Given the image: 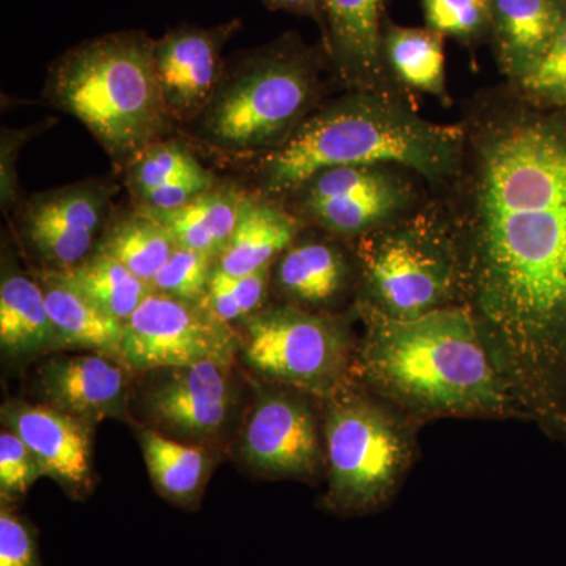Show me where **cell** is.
Listing matches in <instances>:
<instances>
[{
  "label": "cell",
  "instance_id": "cell-20",
  "mask_svg": "<svg viewBox=\"0 0 566 566\" xmlns=\"http://www.w3.org/2000/svg\"><path fill=\"white\" fill-rule=\"evenodd\" d=\"M297 229L296 219L282 208L243 197L232 238L218 256V270L238 277L270 266L292 244Z\"/></svg>",
  "mask_w": 566,
  "mask_h": 566
},
{
  "label": "cell",
  "instance_id": "cell-22",
  "mask_svg": "<svg viewBox=\"0 0 566 566\" xmlns=\"http://www.w3.org/2000/svg\"><path fill=\"white\" fill-rule=\"evenodd\" d=\"M243 197L233 189L212 188L175 210L142 207L139 210L161 222L181 248L207 253L214 259L221 255L232 238Z\"/></svg>",
  "mask_w": 566,
  "mask_h": 566
},
{
  "label": "cell",
  "instance_id": "cell-10",
  "mask_svg": "<svg viewBox=\"0 0 566 566\" xmlns=\"http://www.w3.org/2000/svg\"><path fill=\"white\" fill-rule=\"evenodd\" d=\"M241 21L214 25L180 24L155 40V65L170 120H197L222 80L223 46L240 31Z\"/></svg>",
  "mask_w": 566,
  "mask_h": 566
},
{
  "label": "cell",
  "instance_id": "cell-11",
  "mask_svg": "<svg viewBox=\"0 0 566 566\" xmlns=\"http://www.w3.org/2000/svg\"><path fill=\"white\" fill-rule=\"evenodd\" d=\"M111 199V186L88 181L36 193L22 227L32 248L52 270H69L91 255Z\"/></svg>",
  "mask_w": 566,
  "mask_h": 566
},
{
  "label": "cell",
  "instance_id": "cell-13",
  "mask_svg": "<svg viewBox=\"0 0 566 566\" xmlns=\"http://www.w3.org/2000/svg\"><path fill=\"white\" fill-rule=\"evenodd\" d=\"M241 447L248 463L264 474L303 476L318 468L314 416L292 395L271 394L256 403Z\"/></svg>",
  "mask_w": 566,
  "mask_h": 566
},
{
  "label": "cell",
  "instance_id": "cell-4",
  "mask_svg": "<svg viewBox=\"0 0 566 566\" xmlns=\"http://www.w3.org/2000/svg\"><path fill=\"white\" fill-rule=\"evenodd\" d=\"M153 50L145 32L106 33L71 48L48 73L46 98L85 125L115 163L161 140L172 122Z\"/></svg>",
  "mask_w": 566,
  "mask_h": 566
},
{
  "label": "cell",
  "instance_id": "cell-8",
  "mask_svg": "<svg viewBox=\"0 0 566 566\" xmlns=\"http://www.w3.org/2000/svg\"><path fill=\"white\" fill-rule=\"evenodd\" d=\"M244 359L281 385L331 398L352 389V344L335 319L294 307H275L245 318Z\"/></svg>",
  "mask_w": 566,
  "mask_h": 566
},
{
  "label": "cell",
  "instance_id": "cell-3",
  "mask_svg": "<svg viewBox=\"0 0 566 566\" xmlns=\"http://www.w3.org/2000/svg\"><path fill=\"white\" fill-rule=\"evenodd\" d=\"M463 129L423 120L381 92H356L305 118L285 144L263 159L271 193L297 191L333 167L397 164L441 180L455 172Z\"/></svg>",
  "mask_w": 566,
  "mask_h": 566
},
{
  "label": "cell",
  "instance_id": "cell-9",
  "mask_svg": "<svg viewBox=\"0 0 566 566\" xmlns=\"http://www.w3.org/2000/svg\"><path fill=\"white\" fill-rule=\"evenodd\" d=\"M237 334L205 301L151 292L125 323L122 364L137 371L232 365Z\"/></svg>",
  "mask_w": 566,
  "mask_h": 566
},
{
  "label": "cell",
  "instance_id": "cell-36",
  "mask_svg": "<svg viewBox=\"0 0 566 566\" xmlns=\"http://www.w3.org/2000/svg\"><path fill=\"white\" fill-rule=\"evenodd\" d=\"M264 3L270 10H283L294 14L312 17L314 20L322 22L323 28L322 0H264Z\"/></svg>",
  "mask_w": 566,
  "mask_h": 566
},
{
  "label": "cell",
  "instance_id": "cell-31",
  "mask_svg": "<svg viewBox=\"0 0 566 566\" xmlns=\"http://www.w3.org/2000/svg\"><path fill=\"white\" fill-rule=\"evenodd\" d=\"M211 262L212 259L207 253L178 245L169 262L153 279L151 290L178 300L199 303L207 296L212 274Z\"/></svg>",
  "mask_w": 566,
  "mask_h": 566
},
{
  "label": "cell",
  "instance_id": "cell-17",
  "mask_svg": "<svg viewBox=\"0 0 566 566\" xmlns=\"http://www.w3.org/2000/svg\"><path fill=\"white\" fill-rule=\"evenodd\" d=\"M229 368L211 360L180 368L153 390L148 398L151 415L185 434L218 433L232 406Z\"/></svg>",
  "mask_w": 566,
  "mask_h": 566
},
{
  "label": "cell",
  "instance_id": "cell-25",
  "mask_svg": "<svg viewBox=\"0 0 566 566\" xmlns=\"http://www.w3.org/2000/svg\"><path fill=\"white\" fill-rule=\"evenodd\" d=\"M386 65L408 87L442 95L446 91V55L442 35L431 29L389 25L382 39Z\"/></svg>",
  "mask_w": 566,
  "mask_h": 566
},
{
  "label": "cell",
  "instance_id": "cell-19",
  "mask_svg": "<svg viewBox=\"0 0 566 566\" xmlns=\"http://www.w3.org/2000/svg\"><path fill=\"white\" fill-rule=\"evenodd\" d=\"M40 285L54 329L55 348L92 349L122 363L125 323L104 314L52 270L41 274Z\"/></svg>",
  "mask_w": 566,
  "mask_h": 566
},
{
  "label": "cell",
  "instance_id": "cell-15",
  "mask_svg": "<svg viewBox=\"0 0 566 566\" xmlns=\"http://www.w3.org/2000/svg\"><path fill=\"white\" fill-rule=\"evenodd\" d=\"M386 0H322L326 51L338 76L357 92H378L386 74Z\"/></svg>",
  "mask_w": 566,
  "mask_h": 566
},
{
  "label": "cell",
  "instance_id": "cell-6",
  "mask_svg": "<svg viewBox=\"0 0 566 566\" xmlns=\"http://www.w3.org/2000/svg\"><path fill=\"white\" fill-rule=\"evenodd\" d=\"M327 401L324 505L340 515L376 512L392 499L411 463V438L385 408L352 389Z\"/></svg>",
  "mask_w": 566,
  "mask_h": 566
},
{
  "label": "cell",
  "instance_id": "cell-21",
  "mask_svg": "<svg viewBox=\"0 0 566 566\" xmlns=\"http://www.w3.org/2000/svg\"><path fill=\"white\" fill-rule=\"evenodd\" d=\"M0 346L13 359L55 349L46 301L40 283L20 271H3L0 283Z\"/></svg>",
  "mask_w": 566,
  "mask_h": 566
},
{
  "label": "cell",
  "instance_id": "cell-16",
  "mask_svg": "<svg viewBox=\"0 0 566 566\" xmlns=\"http://www.w3.org/2000/svg\"><path fill=\"white\" fill-rule=\"evenodd\" d=\"M118 363L107 356L52 359L41 368V392L54 408L91 424L123 417L126 375Z\"/></svg>",
  "mask_w": 566,
  "mask_h": 566
},
{
  "label": "cell",
  "instance_id": "cell-23",
  "mask_svg": "<svg viewBox=\"0 0 566 566\" xmlns=\"http://www.w3.org/2000/svg\"><path fill=\"white\" fill-rule=\"evenodd\" d=\"M104 314L126 323L153 292L120 262L96 251L69 270H52Z\"/></svg>",
  "mask_w": 566,
  "mask_h": 566
},
{
  "label": "cell",
  "instance_id": "cell-5",
  "mask_svg": "<svg viewBox=\"0 0 566 566\" xmlns=\"http://www.w3.org/2000/svg\"><path fill=\"white\" fill-rule=\"evenodd\" d=\"M315 93L314 55L296 39L244 52L223 69L218 91L197 118L200 137L234 155L274 151L307 118Z\"/></svg>",
  "mask_w": 566,
  "mask_h": 566
},
{
  "label": "cell",
  "instance_id": "cell-28",
  "mask_svg": "<svg viewBox=\"0 0 566 566\" xmlns=\"http://www.w3.org/2000/svg\"><path fill=\"white\" fill-rule=\"evenodd\" d=\"M208 172L210 170L205 169L180 142L159 140L126 164V182L134 196L139 197L169 182Z\"/></svg>",
  "mask_w": 566,
  "mask_h": 566
},
{
  "label": "cell",
  "instance_id": "cell-29",
  "mask_svg": "<svg viewBox=\"0 0 566 566\" xmlns=\"http://www.w3.org/2000/svg\"><path fill=\"white\" fill-rule=\"evenodd\" d=\"M268 274H270V266L255 273L238 275V277L222 273L216 268L212 270L203 301L211 308L212 314L218 315L226 323L248 318L262 304L266 293Z\"/></svg>",
  "mask_w": 566,
  "mask_h": 566
},
{
  "label": "cell",
  "instance_id": "cell-30",
  "mask_svg": "<svg viewBox=\"0 0 566 566\" xmlns=\"http://www.w3.org/2000/svg\"><path fill=\"white\" fill-rule=\"evenodd\" d=\"M427 28L442 36L474 41L491 33L493 0H422Z\"/></svg>",
  "mask_w": 566,
  "mask_h": 566
},
{
  "label": "cell",
  "instance_id": "cell-18",
  "mask_svg": "<svg viewBox=\"0 0 566 566\" xmlns=\"http://www.w3.org/2000/svg\"><path fill=\"white\" fill-rule=\"evenodd\" d=\"M566 20V0H493L491 36L499 65L516 84L534 71Z\"/></svg>",
  "mask_w": 566,
  "mask_h": 566
},
{
  "label": "cell",
  "instance_id": "cell-34",
  "mask_svg": "<svg viewBox=\"0 0 566 566\" xmlns=\"http://www.w3.org/2000/svg\"><path fill=\"white\" fill-rule=\"evenodd\" d=\"M0 566H41L32 528L6 505L0 513Z\"/></svg>",
  "mask_w": 566,
  "mask_h": 566
},
{
  "label": "cell",
  "instance_id": "cell-27",
  "mask_svg": "<svg viewBox=\"0 0 566 566\" xmlns=\"http://www.w3.org/2000/svg\"><path fill=\"white\" fill-rule=\"evenodd\" d=\"M345 275L340 253L323 243H305L290 249L279 266L283 292L308 304L333 300L344 286Z\"/></svg>",
  "mask_w": 566,
  "mask_h": 566
},
{
  "label": "cell",
  "instance_id": "cell-7",
  "mask_svg": "<svg viewBox=\"0 0 566 566\" xmlns=\"http://www.w3.org/2000/svg\"><path fill=\"white\" fill-rule=\"evenodd\" d=\"M360 255L368 303L390 318L430 314L460 292L457 244L424 219L375 233Z\"/></svg>",
  "mask_w": 566,
  "mask_h": 566
},
{
  "label": "cell",
  "instance_id": "cell-2",
  "mask_svg": "<svg viewBox=\"0 0 566 566\" xmlns=\"http://www.w3.org/2000/svg\"><path fill=\"white\" fill-rule=\"evenodd\" d=\"M363 344L353 371L420 417L523 416L509 379L465 305L411 319L360 305Z\"/></svg>",
  "mask_w": 566,
  "mask_h": 566
},
{
  "label": "cell",
  "instance_id": "cell-33",
  "mask_svg": "<svg viewBox=\"0 0 566 566\" xmlns=\"http://www.w3.org/2000/svg\"><path fill=\"white\" fill-rule=\"evenodd\" d=\"M43 475L29 446L11 430L0 434V491L3 497L28 493Z\"/></svg>",
  "mask_w": 566,
  "mask_h": 566
},
{
  "label": "cell",
  "instance_id": "cell-1",
  "mask_svg": "<svg viewBox=\"0 0 566 566\" xmlns=\"http://www.w3.org/2000/svg\"><path fill=\"white\" fill-rule=\"evenodd\" d=\"M457 253L521 415L566 438V122L513 115L480 136Z\"/></svg>",
  "mask_w": 566,
  "mask_h": 566
},
{
  "label": "cell",
  "instance_id": "cell-14",
  "mask_svg": "<svg viewBox=\"0 0 566 566\" xmlns=\"http://www.w3.org/2000/svg\"><path fill=\"white\" fill-rule=\"evenodd\" d=\"M3 422L20 436L39 461L43 475L70 493L91 486L92 424L54 406L6 405Z\"/></svg>",
  "mask_w": 566,
  "mask_h": 566
},
{
  "label": "cell",
  "instance_id": "cell-24",
  "mask_svg": "<svg viewBox=\"0 0 566 566\" xmlns=\"http://www.w3.org/2000/svg\"><path fill=\"white\" fill-rule=\"evenodd\" d=\"M177 248V241L169 230L137 208L133 214L112 223L99 243L98 252L111 255L151 286L153 279L169 262Z\"/></svg>",
  "mask_w": 566,
  "mask_h": 566
},
{
  "label": "cell",
  "instance_id": "cell-35",
  "mask_svg": "<svg viewBox=\"0 0 566 566\" xmlns=\"http://www.w3.org/2000/svg\"><path fill=\"white\" fill-rule=\"evenodd\" d=\"M214 188V177L211 172L199 177L185 178V180L169 182L161 188L151 189L136 197L139 207L151 210H175L182 205L191 202L200 193Z\"/></svg>",
  "mask_w": 566,
  "mask_h": 566
},
{
  "label": "cell",
  "instance_id": "cell-32",
  "mask_svg": "<svg viewBox=\"0 0 566 566\" xmlns=\"http://www.w3.org/2000/svg\"><path fill=\"white\" fill-rule=\"evenodd\" d=\"M517 87L536 103L566 106V20L545 57Z\"/></svg>",
  "mask_w": 566,
  "mask_h": 566
},
{
  "label": "cell",
  "instance_id": "cell-26",
  "mask_svg": "<svg viewBox=\"0 0 566 566\" xmlns=\"http://www.w3.org/2000/svg\"><path fill=\"white\" fill-rule=\"evenodd\" d=\"M140 444L156 490L175 504L196 502L210 469L205 450L170 441L151 430L142 431Z\"/></svg>",
  "mask_w": 566,
  "mask_h": 566
},
{
  "label": "cell",
  "instance_id": "cell-12",
  "mask_svg": "<svg viewBox=\"0 0 566 566\" xmlns=\"http://www.w3.org/2000/svg\"><path fill=\"white\" fill-rule=\"evenodd\" d=\"M301 189L305 211L324 229L342 234L371 232L406 202L403 182L379 166L333 167Z\"/></svg>",
  "mask_w": 566,
  "mask_h": 566
}]
</instances>
